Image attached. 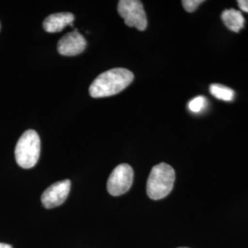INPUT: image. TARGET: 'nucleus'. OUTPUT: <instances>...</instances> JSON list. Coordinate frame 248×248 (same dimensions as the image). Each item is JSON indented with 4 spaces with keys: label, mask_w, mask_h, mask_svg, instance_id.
Masks as SVG:
<instances>
[{
    "label": "nucleus",
    "mask_w": 248,
    "mask_h": 248,
    "mask_svg": "<svg viewBox=\"0 0 248 248\" xmlns=\"http://www.w3.org/2000/svg\"><path fill=\"white\" fill-rule=\"evenodd\" d=\"M237 4L240 9L245 12H248V0H238Z\"/></svg>",
    "instance_id": "obj_13"
},
{
    "label": "nucleus",
    "mask_w": 248,
    "mask_h": 248,
    "mask_svg": "<svg viewBox=\"0 0 248 248\" xmlns=\"http://www.w3.org/2000/svg\"><path fill=\"white\" fill-rule=\"evenodd\" d=\"M210 91L213 97L224 101H231L234 98V91L220 84H213L210 87Z\"/></svg>",
    "instance_id": "obj_10"
},
{
    "label": "nucleus",
    "mask_w": 248,
    "mask_h": 248,
    "mask_svg": "<svg viewBox=\"0 0 248 248\" xmlns=\"http://www.w3.org/2000/svg\"><path fill=\"white\" fill-rule=\"evenodd\" d=\"M222 19L224 25L232 31L238 32L245 25V18L242 13L235 9H226L222 12Z\"/></svg>",
    "instance_id": "obj_9"
},
{
    "label": "nucleus",
    "mask_w": 248,
    "mask_h": 248,
    "mask_svg": "<svg viewBox=\"0 0 248 248\" xmlns=\"http://www.w3.org/2000/svg\"><path fill=\"white\" fill-rule=\"evenodd\" d=\"M133 73L125 68H113L100 74L92 82L89 94L92 98H105L122 92L133 82Z\"/></svg>",
    "instance_id": "obj_1"
},
{
    "label": "nucleus",
    "mask_w": 248,
    "mask_h": 248,
    "mask_svg": "<svg viewBox=\"0 0 248 248\" xmlns=\"http://www.w3.org/2000/svg\"></svg>",
    "instance_id": "obj_15"
},
{
    "label": "nucleus",
    "mask_w": 248,
    "mask_h": 248,
    "mask_svg": "<svg viewBox=\"0 0 248 248\" xmlns=\"http://www.w3.org/2000/svg\"><path fill=\"white\" fill-rule=\"evenodd\" d=\"M133 169L127 164L116 167L108 179L107 188L110 195L121 196L126 193L133 185Z\"/></svg>",
    "instance_id": "obj_5"
},
{
    "label": "nucleus",
    "mask_w": 248,
    "mask_h": 248,
    "mask_svg": "<svg viewBox=\"0 0 248 248\" xmlns=\"http://www.w3.org/2000/svg\"><path fill=\"white\" fill-rule=\"evenodd\" d=\"M203 2V0H183L182 5L187 12H193Z\"/></svg>",
    "instance_id": "obj_12"
},
{
    "label": "nucleus",
    "mask_w": 248,
    "mask_h": 248,
    "mask_svg": "<svg viewBox=\"0 0 248 248\" xmlns=\"http://www.w3.org/2000/svg\"><path fill=\"white\" fill-rule=\"evenodd\" d=\"M87 46V41L78 31H74L63 36L57 45L58 53L64 56H75L83 53Z\"/></svg>",
    "instance_id": "obj_7"
},
{
    "label": "nucleus",
    "mask_w": 248,
    "mask_h": 248,
    "mask_svg": "<svg viewBox=\"0 0 248 248\" xmlns=\"http://www.w3.org/2000/svg\"><path fill=\"white\" fill-rule=\"evenodd\" d=\"M41 154V141L38 133L33 130H28L19 138L15 156L18 166L22 169H31L35 166Z\"/></svg>",
    "instance_id": "obj_3"
},
{
    "label": "nucleus",
    "mask_w": 248,
    "mask_h": 248,
    "mask_svg": "<svg viewBox=\"0 0 248 248\" xmlns=\"http://www.w3.org/2000/svg\"><path fill=\"white\" fill-rule=\"evenodd\" d=\"M71 182L61 180L47 187L42 195V202L46 209H53L62 205L70 192Z\"/></svg>",
    "instance_id": "obj_6"
},
{
    "label": "nucleus",
    "mask_w": 248,
    "mask_h": 248,
    "mask_svg": "<svg viewBox=\"0 0 248 248\" xmlns=\"http://www.w3.org/2000/svg\"><path fill=\"white\" fill-rule=\"evenodd\" d=\"M206 103H207L206 98L202 96H199L197 98H193L188 103V108L190 111H192L194 113H198V112H201L206 107Z\"/></svg>",
    "instance_id": "obj_11"
},
{
    "label": "nucleus",
    "mask_w": 248,
    "mask_h": 248,
    "mask_svg": "<svg viewBox=\"0 0 248 248\" xmlns=\"http://www.w3.org/2000/svg\"><path fill=\"white\" fill-rule=\"evenodd\" d=\"M75 17L69 12L55 13L48 16L44 21V29L49 33L60 32L68 25H72Z\"/></svg>",
    "instance_id": "obj_8"
},
{
    "label": "nucleus",
    "mask_w": 248,
    "mask_h": 248,
    "mask_svg": "<svg viewBox=\"0 0 248 248\" xmlns=\"http://www.w3.org/2000/svg\"><path fill=\"white\" fill-rule=\"evenodd\" d=\"M118 12L127 26L134 27L138 31L147 28V18L142 2L139 0H121Z\"/></svg>",
    "instance_id": "obj_4"
},
{
    "label": "nucleus",
    "mask_w": 248,
    "mask_h": 248,
    "mask_svg": "<svg viewBox=\"0 0 248 248\" xmlns=\"http://www.w3.org/2000/svg\"><path fill=\"white\" fill-rule=\"evenodd\" d=\"M175 179L176 173L171 166L166 163L155 166L151 170L147 180V195L154 201L166 198L172 191Z\"/></svg>",
    "instance_id": "obj_2"
},
{
    "label": "nucleus",
    "mask_w": 248,
    "mask_h": 248,
    "mask_svg": "<svg viewBox=\"0 0 248 248\" xmlns=\"http://www.w3.org/2000/svg\"><path fill=\"white\" fill-rule=\"evenodd\" d=\"M0 248H12V247H11V246H9L8 244L0 243Z\"/></svg>",
    "instance_id": "obj_14"
}]
</instances>
